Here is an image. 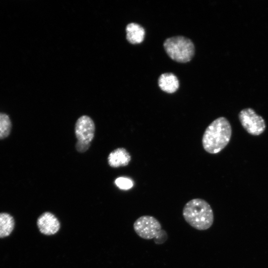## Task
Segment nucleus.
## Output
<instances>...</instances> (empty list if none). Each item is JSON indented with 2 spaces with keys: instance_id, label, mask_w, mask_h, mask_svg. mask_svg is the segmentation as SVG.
<instances>
[{
  "instance_id": "nucleus-1",
  "label": "nucleus",
  "mask_w": 268,
  "mask_h": 268,
  "mask_svg": "<svg viewBox=\"0 0 268 268\" xmlns=\"http://www.w3.org/2000/svg\"><path fill=\"white\" fill-rule=\"evenodd\" d=\"M232 128L229 121L220 117L212 121L206 128L202 137L203 149L210 154H216L228 144Z\"/></svg>"
},
{
  "instance_id": "nucleus-2",
  "label": "nucleus",
  "mask_w": 268,
  "mask_h": 268,
  "mask_svg": "<svg viewBox=\"0 0 268 268\" xmlns=\"http://www.w3.org/2000/svg\"><path fill=\"white\" fill-rule=\"evenodd\" d=\"M183 216L185 221L198 230H205L213 224L214 215L210 204L204 200L193 199L184 205Z\"/></svg>"
},
{
  "instance_id": "nucleus-3",
  "label": "nucleus",
  "mask_w": 268,
  "mask_h": 268,
  "mask_svg": "<svg viewBox=\"0 0 268 268\" xmlns=\"http://www.w3.org/2000/svg\"><path fill=\"white\" fill-rule=\"evenodd\" d=\"M163 46L169 57L178 63L189 62L195 54V46L193 42L182 36L166 39Z\"/></svg>"
},
{
  "instance_id": "nucleus-4",
  "label": "nucleus",
  "mask_w": 268,
  "mask_h": 268,
  "mask_svg": "<svg viewBox=\"0 0 268 268\" xmlns=\"http://www.w3.org/2000/svg\"><path fill=\"white\" fill-rule=\"evenodd\" d=\"M95 130L94 123L89 116L83 115L77 120L74 131L77 140L75 148L78 152L82 153L88 149L94 138Z\"/></svg>"
},
{
  "instance_id": "nucleus-5",
  "label": "nucleus",
  "mask_w": 268,
  "mask_h": 268,
  "mask_svg": "<svg viewBox=\"0 0 268 268\" xmlns=\"http://www.w3.org/2000/svg\"><path fill=\"white\" fill-rule=\"evenodd\" d=\"M241 125L244 130L252 135H259L266 128L265 120L251 108L242 109L238 114Z\"/></svg>"
},
{
  "instance_id": "nucleus-6",
  "label": "nucleus",
  "mask_w": 268,
  "mask_h": 268,
  "mask_svg": "<svg viewBox=\"0 0 268 268\" xmlns=\"http://www.w3.org/2000/svg\"><path fill=\"white\" fill-rule=\"evenodd\" d=\"M133 227L136 234L145 240L155 239L162 231L160 222L150 215L138 217L134 221Z\"/></svg>"
},
{
  "instance_id": "nucleus-7",
  "label": "nucleus",
  "mask_w": 268,
  "mask_h": 268,
  "mask_svg": "<svg viewBox=\"0 0 268 268\" xmlns=\"http://www.w3.org/2000/svg\"><path fill=\"white\" fill-rule=\"evenodd\" d=\"M37 224L40 231L47 235L56 233L60 227L58 218L50 212L42 213L38 218Z\"/></svg>"
},
{
  "instance_id": "nucleus-8",
  "label": "nucleus",
  "mask_w": 268,
  "mask_h": 268,
  "mask_svg": "<svg viewBox=\"0 0 268 268\" xmlns=\"http://www.w3.org/2000/svg\"><path fill=\"white\" fill-rule=\"evenodd\" d=\"M131 160L130 153L123 147L117 148L109 154L108 164L113 168L127 166Z\"/></svg>"
},
{
  "instance_id": "nucleus-9",
  "label": "nucleus",
  "mask_w": 268,
  "mask_h": 268,
  "mask_svg": "<svg viewBox=\"0 0 268 268\" xmlns=\"http://www.w3.org/2000/svg\"><path fill=\"white\" fill-rule=\"evenodd\" d=\"M160 88L163 91L173 93L176 91L179 86L177 76L172 73H164L159 76L158 80Z\"/></svg>"
},
{
  "instance_id": "nucleus-10",
  "label": "nucleus",
  "mask_w": 268,
  "mask_h": 268,
  "mask_svg": "<svg viewBox=\"0 0 268 268\" xmlns=\"http://www.w3.org/2000/svg\"><path fill=\"white\" fill-rule=\"evenodd\" d=\"M126 38L131 44L141 43L145 37V30L142 26L136 23L128 24L126 28Z\"/></svg>"
},
{
  "instance_id": "nucleus-11",
  "label": "nucleus",
  "mask_w": 268,
  "mask_h": 268,
  "mask_svg": "<svg viewBox=\"0 0 268 268\" xmlns=\"http://www.w3.org/2000/svg\"><path fill=\"white\" fill-rule=\"evenodd\" d=\"M13 217L7 213H0V238L9 236L14 227Z\"/></svg>"
},
{
  "instance_id": "nucleus-12",
  "label": "nucleus",
  "mask_w": 268,
  "mask_h": 268,
  "mask_svg": "<svg viewBox=\"0 0 268 268\" xmlns=\"http://www.w3.org/2000/svg\"><path fill=\"white\" fill-rule=\"evenodd\" d=\"M11 129V123L8 115L0 113V139L8 136Z\"/></svg>"
},
{
  "instance_id": "nucleus-13",
  "label": "nucleus",
  "mask_w": 268,
  "mask_h": 268,
  "mask_svg": "<svg viewBox=\"0 0 268 268\" xmlns=\"http://www.w3.org/2000/svg\"><path fill=\"white\" fill-rule=\"evenodd\" d=\"M115 184L119 189L126 190L130 189L134 185L132 180L123 177L117 178L115 181Z\"/></svg>"
}]
</instances>
